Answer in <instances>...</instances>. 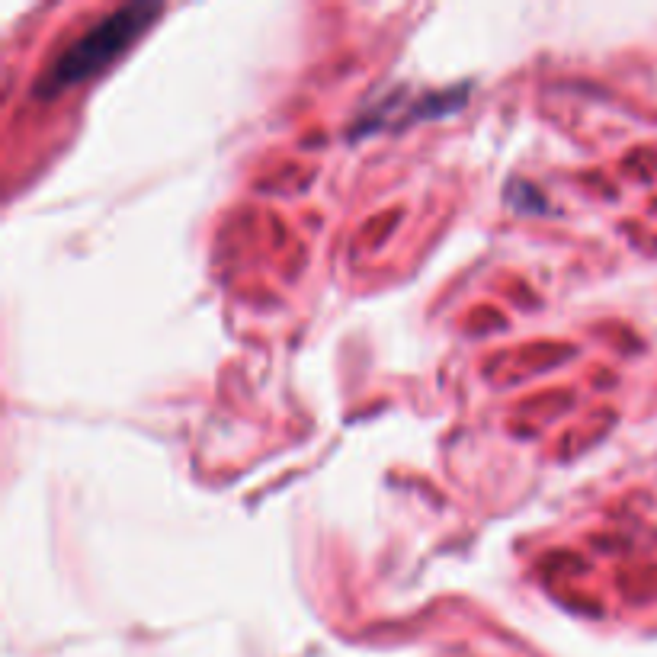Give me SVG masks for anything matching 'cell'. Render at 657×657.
Listing matches in <instances>:
<instances>
[{
  "mask_svg": "<svg viewBox=\"0 0 657 657\" xmlns=\"http://www.w3.org/2000/svg\"><path fill=\"white\" fill-rule=\"evenodd\" d=\"M158 4H129L109 13L106 20H100L93 29L71 42L65 52H61L52 68L42 74V81L36 87L39 97H58L77 84H87L90 77H97L100 71H106L116 58H122V52H129V45H135L145 36V29L161 17Z\"/></svg>",
  "mask_w": 657,
  "mask_h": 657,
  "instance_id": "cell-1",
  "label": "cell"
}]
</instances>
